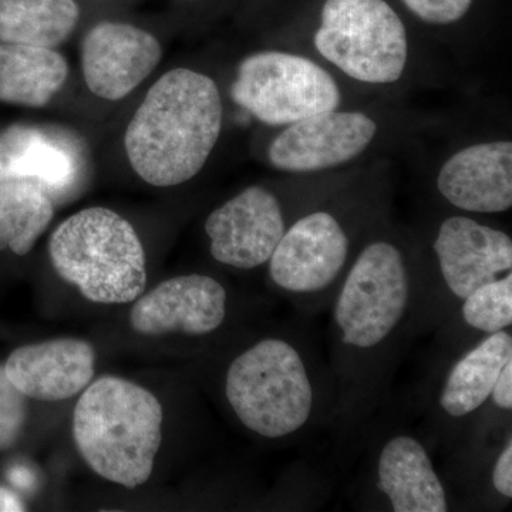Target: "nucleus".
I'll return each instance as SVG.
<instances>
[{
	"label": "nucleus",
	"mask_w": 512,
	"mask_h": 512,
	"mask_svg": "<svg viewBox=\"0 0 512 512\" xmlns=\"http://www.w3.org/2000/svg\"><path fill=\"white\" fill-rule=\"evenodd\" d=\"M330 429L360 439L390 392L410 339L429 328L421 265L393 237L367 239L330 299Z\"/></svg>",
	"instance_id": "nucleus-1"
},
{
	"label": "nucleus",
	"mask_w": 512,
	"mask_h": 512,
	"mask_svg": "<svg viewBox=\"0 0 512 512\" xmlns=\"http://www.w3.org/2000/svg\"><path fill=\"white\" fill-rule=\"evenodd\" d=\"M224 394L242 427L259 439H303L330 427L335 386L329 363L298 330L256 340L229 363Z\"/></svg>",
	"instance_id": "nucleus-2"
},
{
	"label": "nucleus",
	"mask_w": 512,
	"mask_h": 512,
	"mask_svg": "<svg viewBox=\"0 0 512 512\" xmlns=\"http://www.w3.org/2000/svg\"><path fill=\"white\" fill-rule=\"evenodd\" d=\"M222 100L211 77L191 69L165 73L128 124L124 147L131 168L154 187L187 183L220 140Z\"/></svg>",
	"instance_id": "nucleus-3"
},
{
	"label": "nucleus",
	"mask_w": 512,
	"mask_h": 512,
	"mask_svg": "<svg viewBox=\"0 0 512 512\" xmlns=\"http://www.w3.org/2000/svg\"><path fill=\"white\" fill-rule=\"evenodd\" d=\"M163 407L144 387L100 377L74 407L73 436L87 466L123 487L147 483L163 440Z\"/></svg>",
	"instance_id": "nucleus-4"
},
{
	"label": "nucleus",
	"mask_w": 512,
	"mask_h": 512,
	"mask_svg": "<svg viewBox=\"0 0 512 512\" xmlns=\"http://www.w3.org/2000/svg\"><path fill=\"white\" fill-rule=\"evenodd\" d=\"M49 254L57 275L90 302L124 305L146 289L143 244L133 225L109 208H86L63 221Z\"/></svg>",
	"instance_id": "nucleus-5"
},
{
	"label": "nucleus",
	"mask_w": 512,
	"mask_h": 512,
	"mask_svg": "<svg viewBox=\"0 0 512 512\" xmlns=\"http://www.w3.org/2000/svg\"><path fill=\"white\" fill-rule=\"evenodd\" d=\"M356 255L348 222L336 211L319 208L286 229L266 264L268 278L299 311L316 313L328 308Z\"/></svg>",
	"instance_id": "nucleus-6"
},
{
	"label": "nucleus",
	"mask_w": 512,
	"mask_h": 512,
	"mask_svg": "<svg viewBox=\"0 0 512 512\" xmlns=\"http://www.w3.org/2000/svg\"><path fill=\"white\" fill-rule=\"evenodd\" d=\"M316 50L353 80L397 82L409 57L407 32L386 0H326Z\"/></svg>",
	"instance_id": "nucleus-7"
},
{
	"label": "nucleus",
	"mask_w": 512,
	"mask_h": 512,
	"mask_svg": "<svg viewBox=\"0 0 512 512\" xmlns=\"http://www.w3.org/2000/svg\"><path fill=\"white\" fill-rule=\"evenodd\" d=\"M433 272H423L429 326H439L478 286L512 272L507 232L467 215L440 222L433 244Z\"/></svg>",
	"instance_id": "nucleus-8"
},
{
	"label": "nucleus",
	"mask_w": 512,
	"mask_h": 512,
	"mask_svg": "<svg viewBox=\"0 0 512 512\" xmlns=\"http://www.w3.org/2000/svg\"><path fill=\"white\" fill-rule=\"evenodd\" d=\"M231 97L268 126H289L340 104L338 83L323 67L308 57L275 50L242 60Z\"/></svg>",
	"instance_id": "nucleus-9"
},
{
	"label": "nucleus",
	"mask_w": 512,
	"mask_h": 512,
	"mask_svg": "<svg viewBox=\"0 0 512 512\" xmlns=\"http://www.w3.org/2000/svg\"><path fill=\"white\" fill-rule=\"evenodd\" d=\"M370 507L393 512H447L450 495L426 441L404 429L377 437L365 474Z\"/></svg>",
	"instance_id": "nucleus-10"
},
{
	"label": "nucleus",
	"mask_w": 512,
	"mask_h": 512,
	"mask_svg": "<svg viewBox=\"0 0 512 512\" xmlns=\"http://www.w3.org/2000/svg\"><path fill=\"white\" fill-rule=\"evenodd\" d=\"M291 224L278 195L252 185L212 211L205 232L215 261L252 271L268 264Z\"/></svg>",
	"instance_id": "nucleus-11"
},
{
	"label": "nucleus",
	"mask_w": 512,
	"mask_h": 512,
	"mask_svg": "<svg viewBox=\"0 0 512 512\" xmlns=\"http://www.w3.org/2000/svg\"><path fill=\"white\" fill-rule=\"evenodd\" d=\"M376 133V121L365 113L325 111L286 126L269 146L268 157L286 173H318L360 156Z\"/></svg>",
	"instance_id": "nucleus-12"
},
{
	"label": "nucleus",
	"mask_w": 512,
	"mask_h": 512,
	"mask_svg": "<svg viewBox=\"0 0 512 512\" xmlns=\"http://www.w3.org/2000/svg\"><path fill=\"white\" fill-rule=\"evenodd\" d=\"M130 313L133 329L140 335L210 336L228 316L227 288L212 276H175L136 299Z\"/></svg>",
	"instance_id": "nucleus-13"
},
{
	"label": "nucleus",
	"mask_w": 512,
	"mask_h": 512,
	"mask_svg": "<svg viewBox=\"0 0 512 512\" xmlns=\"http://www.w3.org/2000/svg\"><path fill=\"white\" fill-rule=\"evenodd\" d=\"M163 49L156 36L130 23H96L84 36L82 70L90 92L119 101L154 72Z\"/></svg>",
	"instance_id": "nucleus-14"
},
{
	"label": "nucleus",
	"mask_w": 512,
	"mask_h": 512,
	"mask_svg": "<svg viewBox=\"0 0 512 512\" xmlns=\"http://www.w3.org/2000/svg\"><path fill=\"white\" fill-rule=\"evenodd\" d=\"M437 190L448 204L470 214L511 210V141H488L457 151L440 168Z\"/></svg>",
	"instance_id": "nucleus-15"
},
{
	"label": "nucleus",
	"mask_w": 512,
	"mask_h": 512,
	"mask_svg": "<svg viewBox=\"0 0 512 512\" xmlns=\"http://www.w3.org/2000/svg\"><path fill=\"white\" fill-rule=\"evenodd\" d=\"M96 352L82 339L62 338L13 350L5 369L13 384L40 402H62L82 393L94 377Z\"/></svg>",
	"instance_id": "nucleus-16"
},
{
	"label": "nucleus",
	"mask_w": 512,
	"mask_h": 512,
	"mask_svg": "<svg viewBox=\"0 0 512 512\" xmlns=\"http://www.w3.org/2000/svg\"><path fill=\"white\" fill-rule=\"evenodd\" d=\"M511 359V329L485 336L456 353L437 387V419L450 429L480 413L488 404L495 380Z\"/></svg>",
	"instance_id": "nucleus-17"
},
{
	"label": "nucleus",
	"mask_w": 512,
	"mask_h": 512,
	"mask_svg": "<svg viewBox=\"0 0 512 512\" xmlns=\"http://www.w3.org/2000/svg\"><path fill=\"white\" fill-rule=\"evenodd\" d=\"M77 178L79 163L60 138L22 124L0 131V183L33 181L55 200L72 190Z\"/></svg>",
	"instance_id": "nucleus-18"
},
{
	"label": "nucleus",
	"mask_w": 512,
	"mask_h": 512,
	"mask_svg": "<svg viewBox=\"0 0 512 512\" xmlns=\"http://www.w3.org/2000/svg\"><path fill=\"white\" fill-rule=\"evenodd\" d=\"M69 64L47 47L0 43V101L45 107L63 89Z\"/></svg>",
	"instance_id": "nucleus-19"
},
{
	"label": "nucleus",
	"mask_w": 512,
	"mask_h": 512,
	"mask_svg": "<svg viewBox=\"0 0 512 512\" xmlns=\"http://www.w3.org/2000/svg\"><path fill=\"white\" fill-rule=\"evenodd\" d=\"M441 339L451 353L512 328V272L478 286L439 326Z\"/></svg>",
	"instance_id": "nucleus-20"
},
{
	"label": "nucleus",
	"mask_w": 512,
	"mask_h": 512,
	"mask_svg": "<svg viewBox=\"0 0 512 512\" xmlns=\"http://www.w3.org/2000/svg\"><path fill=\"white\" fill-rule=\"evenodd\" d=\"M79 19L76 0H0V43L53 49Z\"/></svg>",
	"instance_id": "nucleus-21"
},
{
	"label": "nucleus",
	"mask_w": 512,
	"mask_h": 512,
	"mask_svg": "<svg viewBox=\"0 0 512 512\" xmlns=\"http://www.w3.org/2000/svg\"><path fill=\"white\" fill-rule=\"evenodd\" d=\"M55 217L45 188L28 180L0 183V251L28 255Z\"/></svg>",
	"instance_id": "nucleus-22"
},
{
	"label": "nucleus",
	"mask_w": 512,
	"mask_h": 512,
	"mask_svg": "<svg viewBox=\"0 0 512 512\" xmlns=\"http://www.w3.org/2000/svg\"><path fill=\"white\" fill-rule=\"evenodd\" d=\"M29 416V397L13 384L0 365V451L15 446L25 430Z\"/></svg>",
	"instance_id": "nucleus-23"
},
{
	"label": "nucleus",
	"mask_w": 512,
	"mask_h": 512,
	"mask_svg": "<svg viewBox=\"0 0 512 512\" xmlns=\"http://www.w3.org/2000/svg\"><path fill=\"white\" fill-rule=\"evenodd\" d=\"M417 18L431 25H450L466 16L473 0H402Z\"/></svg>",
	"instance_id": "nucleus-24"
},
{
	"label": "nucleus",
	"mask_w": 512,
	"mask_h": 512,
	"mask_svg": "<svg viewBox=\"0 0 512 512\" xmlns=\"http://www.w3.org/2000/svg\"><path fill=\"white\" fill-rule=\"evenodd\" d=\"M490 485L495 497L510 503L512 500V437L511 431L501 444L491 463Z\"/></svg>",
	"instance_id": "nucleus-25"
},
{
	"label": "nucleus",
	"mask_w": 512,
	"mask_h": 512,
	"mask_svg": "<svg viewBox=\"0 0 512 512\" xmlns=\"http://www.w3.org/2000/svg\"><path fill=\"white\" fill-rule=\"evenodd\" d=\"M488 404H491L498 413L511 416L512 412V359L503 367L497 380H495L493 392L490 394Z\"/></svg>",
	"instance_id": "nucleus-26"
},
{
	"label": "nucleus",
	"mask_w": 512,
	"mask_h": 512,
	"mask_svg": "<svg viewBox=\"0 0 512 512\" xmlns=\"http://www.w3.org/2000/svg\"><path fill=\"white\" fill-rule=\"evenodd\" d=\"M26 505L18 494L9 488L0 487V512H22Z\"/></svg>",
	"instance_id": "nucleus-27"
}]
</instances>
